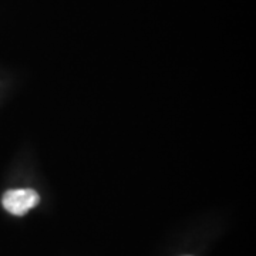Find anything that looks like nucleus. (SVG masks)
<instances>
[{"label":"nucleus","mask_w":256,"mask_h":256,"mask_svg":"<svg viewBox=\"0 0 256 256\" xmlns=\"http://www.w3.org/2000/svg\"><path fill=\"white\" fill-rule=\"evenodd\" d=\"M40 196L34 190H10L2 198L3 208L16 216L28 214L36 206Z\"/></svg>","instance_id":"nucleus-1"}]
</instances>
